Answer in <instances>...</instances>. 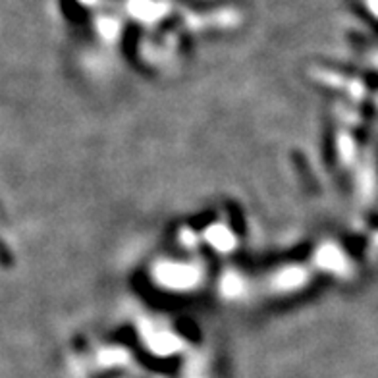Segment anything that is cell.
<instances>
[{
    "label": "cell",
    "instance_id": "cell-1",
    "mask_svg": "<svg viewBox=\"0 0 378 378\" xmlns=\"http://www.w3.org/2000/svg\"><path fill=\"white\" fill-rule=\"evenodd\" d=\"M0 261H2V263L8 261V253H6V249H2V245H0Z\"/></svg>",
    "mask_w": 378,
    "mask_h": 378
}]
</instances>
